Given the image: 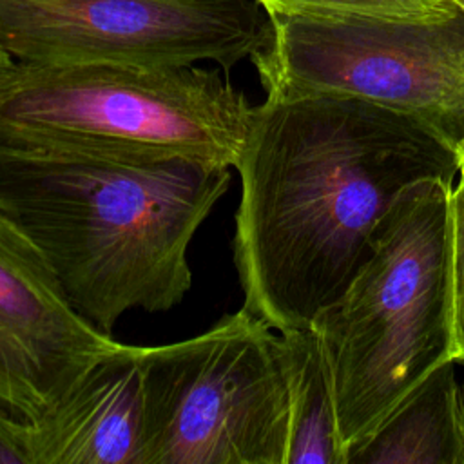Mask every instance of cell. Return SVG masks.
Instances as JSON below:
<instances>
[{
	"instance_id": "obj_9",
	"label": "cell",
	"mask_w": 464,
	"mask_h": 464,
	"mask_svg": "<svg viewBox=\"0 0 464 464\" xmlns=\"http://www.w3.org/2000/svg\"><path fill=\"white\" fill-rule=\"evenodd\" d=\"M143 431L141 346L120 343L42 415L0 410V462L140 464Z\"/></svg>"
},
{
	"instance_id": "obj_1",
	"label": "cell",
	"mask_w": 464,
	"mask_h": 464,
	"mask_svg": "<svg viewBox=\"0 0 464 464\" xmlns=\"http://www.w3.org/2000/svg\"><path fill=\"white\" fill-rule=\"evenodd\" d=\"M234 169L243 306L283 332L312 326L341 297L410 185L453 183L459 150L426 123L357 96H266Z\"/></svg>"
},
{
	"instance_id": "obj_3",
	"label": "cell",
	"mask_w": 464,
	"mask_h": 464,
	"mask_svg": "<svg viewBox=\"0 0 464 464\" xmlns=\"http://www.w3.org/2000/svg\"><path fill=\"white\" fill-rule=\"evenodd\" d=\"M254 109L199 65L13 60L0 74V147L234 169Z\"/></svg>"
},
{
	"instance_id": "obj_6",
	"label": "cell",
	"mask_w": 464,
	"mask_h": 464,
	"mask_svg": "<svg viewBox=\"0 0 464 464\" xmlns=\"http://www.w3.org/2000/svg\"><path fill=\"white\" fill-rule=\"evenodd\" d=\"M250 62L266 96L348 94L464 141V9L426 18L270 14Z\"/></svg>"
},
{
	"instance_id": "obj_4",
	"label": "cell",
	"mask_w": 464,
	"mask_h": 464,
	"mask_svg": "<svg viewBox=\"0 0 464 464\" xmlns=\"http://www.w3.org/2000/svg\"><path fill=\"white\" fill-rule=\"evenodd\" d=\"M451 188L442 179L410 185L377 225L368 263L312 324L332 372L344 448L426 373L455 359Z\"/></svg>"
},
{
	"instance_id": "obj_15",
	"label": "cell",
	"mask_w": 464,
	"mask_h": 464,
	"mask_svg": "<svg viewBox=\"0 0 464 464\" xmlns=\"http://www.w3.org/2000/svg\"><path fill=\"white\" fill-rule=\"evenodd\" d=\"M457 150H459V172H460V178L464 179V141Z\"/></svg>"
},
{
	"instance_id": "obj_11",
	"label": "cell",
	"mask_w": 464,
	"mask_h": 464,
	"mask_svg": "<svg viewBox=\"0 0 464 464\" xmlns=\"http://www.w3.org/2000/svg\"><path fill=\"white\" fill-rule=\"evenodd\" d=\"M288 386L286 464H344L332 372L315 328L279 332Z\"/></svg>"
},
{
	"instance_id": "obj_17",
	"label": "cell",
	"mask_w": 464,
	"mask_h": 464,
	"mask_svg": "<svg viewBox=\"0 0 464 464\" xmlns=\"http://www.w3.org/2000/svg\"><path fill=\"white\" fill-rule=\"evenodd\" d=\"M462 390H464V386H462Z\"/></svg>"
},
{
	"instance_id": "obj_8",
	"label": "cell",
	"mask_w": 464,
	"mask_h": 464,
	"mask_svg": "<svg viewBox=\"0 0 464 464\" xmlns=\"http://www.w3.org/2000/svg\"><path fill=\"white\" fill-rule=\"evenodd\" d=\"M118 344L71 306L38 250L0 216V410L42 415Z\"/></svg>"
},
{
	"instance_id": "obj_13",
	"label": "cell",
	"mask_w": 464,
	"mask_h": 464,
	"mask_svg": "<svg viewBox=\"0 0 464 464\" xmlns=\"http://www.w3.org/2000/svg\"><path fill=\"white\" fill-rule=\"evenodd\" d=\"M450 288L455 361L464 362V179L451 188L448 207Z\"/></svg>"
},
{
	"instance_id": "obj_14",
	"label": "cell",
	"mask_w": 464,
	"mask_h": 464,
	"mask_svg": "<svg viewBox=\"0 0 464 464\" xmlns=\"http://www.w3.org/2000/svg\"><path fill=\"white\" fill-rule=\"evenodd\" d=\"M11 62H13V58H11V56H9V54L0 47V74L4 72V69H5Z\"/></svg>"
},
{
	"instance_id": "obj_5",
	"label": "cell",
	"mask_w": 464,
	"mask_h": 464,
	"mask_svg": "<svg viewBox=\"0 0 464 464\" xmlns=\"http://www.w3.org/2000/svg\"><path fill=\"white\" fill-rule=\"evenodd\" d=\"M250 310L141 346L140 464H286L288 386L279 334Z\"/></svg>"
},
{
	"instance_id": "obj_12",
	"label": "cell",
	"mask_w": 464,
	"mask_h": 464,
	"mask_svg": "<svg viewBox=\"0 0 464 464\" xmlns=\"http://www.w3.org/2000/svg\"><path fill=\"white\" fill-rule=\"evenodd\" d=\"M268 14L319 18H426L453 11V0H257Z\"/></svg>"
},
{
	"instance_id": "obj_16",
	"label": "cell",
	"mask_w": 464,
	"mask_h": 464,
	"mask_svg": "<svg viewBox=\"0 0 464 464\" xmlns=\"http://www.w3.org/2000/svg\"><path fill=\"white\" fill-rule=\"evenodd\" d=\"M453 2H455V4H457V5H460V7H462V9H464V0H453Z\"/></svg>"
},
{
	"instance_id": "obj_7",
	"label": "cell",
	"mask_w": 464,
	"mask_h": 464,
	"mask_svg": "<svg viewBox=\"0 0 464 464\" xmlns=\"http://www.w3.org/2000/svg\"><path fill=\"white\" fill-rule=\"evenodd\" d=\"M270 40L257 0H0V47L16 62L230 71Z\"/></svg>"
},
{
	"instance_id": "obj_2",
	"label": "cell",
	"mask_w": 464,
	"mask_h": 464,
	"mask_svg": "<svg viewBox=\"0 0 464 464\" xmlns=\"http://www.w3.org/2000/svg\"><path fill=\"white\" fill-rule=\"evenodd\" d=\"M232 169L0 147V216L44 257L71 306L111 334L167 312L192 285L188 245Z\"/></svg>"
},
{
	"instance_id": "obj_10",
	"label": "cell",
	"mask_w": 464,
	"mask_h": 464,
	"mask_svg": "<svg viewBox=\"0 0 464 464\" xmlns=\"http://www.w3.org/2000/svg\"><path fill=\"white\" fill-rule=\"evenodd\" d=\"M344 464H464V390L455 359L435 366L350 442Z\"/></svg>"
}]
</instances>
